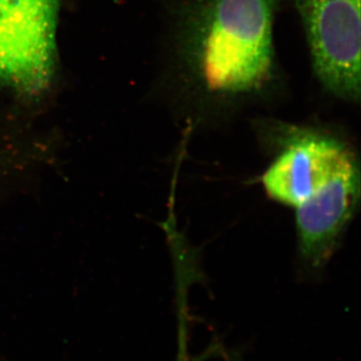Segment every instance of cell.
Listing matches in <instances>:
<instances>
[{"mask_svg": "<svg viewBox=\"0 0 361 361\" xmlns=\"http://www.w3.org/2000/svg\"><path fill=\"white\" fill-rule=\"evenodd\" d=\"M285 0H161L160 87L191 132L278 103L288 80L275 26Z\"/></svg>", "mask_w": 361, "mask_h": 361, "instance_id": "cell-1", "label": "cell"}, {"mask_svg": "<svg viewBox=\"0 0 361 361\" xmlns=\"http://www.w3.org/2000/svg\"><path fill=\"white\" fill-rule=\"evenodd\" d=\"M272 161L260 177L268 198L293 210L316 203L360 166L353 145L336 129L258 116L252 122Z\"/></svg>", "mask_w": 361, "mask_h": 361, "instance_id": "cell-2", "label": "cell"}, {"mask_svg": "<svg viewBox=\"0 0 361 361\" xmlns=\"http://www.w3.org/2000/svg\"><path fill=\"white\" fill-rule=\"evenodd\" d=\"M63 0H0V90L42 101L56 80Z\"/></svg>", "mask_w": 361, "mask_h": 361, "instance_id": "cell-3", "label": "cell"}, {"mask_svg": "<svg viewBox=\"0 0 361 361\" xmlns=\"http://www.w3.org/2000/svg\"><path fill=\"white\" fill-rule=\"evenodd\" d=\"M305 37L316 80L331 97H361L360 0H289Z\"/></svg>", "mask_w": 361, "mask_h": 361, "instance_id": "cell-4", "label": "cell"}]
</instances>
